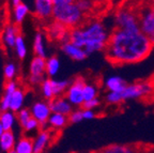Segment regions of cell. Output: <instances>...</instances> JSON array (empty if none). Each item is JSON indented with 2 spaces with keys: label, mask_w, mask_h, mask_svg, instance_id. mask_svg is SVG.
<instances>
[{
  "label": "cell",
  "mask_w": 154,
  "mask_h": 153,
  "mask_svg": "<svg viewBox=\"0 0 154 153\" xmlns=\"http://www.w3.org/2000/svg\"><path fill=\"white\" fill-rule=\"evenodd\" d=\"M16 116H17V121H18V123L20 124V126L22 127L24 126V125L26 124V122L32 117L30 109H28V108H24V107H23L20 110L17 111Z\"/></svg>",
  "instance_id": "34"
},
{
  "label": "cell",
  "mask_w": 154,
  "mask_h": 153,
  "mask_svg": "<svg viewBox=\"0 0 154 153\" xmlns=\"http://www.w3.org/2000/svg\"><path fill=\"white\" fill-rule=\"evenodd\" d=\"M18 83L15 79L7 80L5 85V91H3V95L0 100V111H5V110L10 109L11 105V98H12L13 93L18 88Z\"/></svg>",
  "instance_id": "16"
},
{
  "label": "cell",
  "mask_w": 154,
  "mask_h": 153,
  "mask_svg": "<svg viewBox=\"0 0 154 153\" xmlns=\"http://www.w3.org/2000/svg\"><path fill=\"white\" fill-rule=\"evenodd\" d=\"M86 14L82 11L76 1L62 5H55L53 19L62 23L67 28L73 29L85 23Z\"/></svg>",
  "instance_id": "3"
},
{
  "label": "cell",
  "mask_w": 154,
  "mask_h": 153,
  "mask_svg": "<svg viewBox=\"0 0 154 153\" xmlns=\"http://www.w3.org/2000/svg\"><path fill=\"white\" fill-rule=\"evenodd\" d=\"M45 33L47 39H49L53 42L57 43H63L69 40L70 36V28H67L62 23L57 22L55 19H51V22L45 24Z\"/></svg>",
  "instance_id": "8"
},
{
  "label": "cell",
  "mask_w": 154,
  "mask_h": 153,
  "mask_svg": "<svg viewBox=\"0 0 154 153\" xmlns=\"http://www.w3.org/2000/svg\"><path fill=\"white\" fill-rule=\"evenodd\" d=\"M75 1H78V0H75Z\"/></svg>",
  "instance_id": "44"
},
{
  "label": "cell",
  "mask_w": 154,
  "mask_h": 153,
  "mask_svg": "<svg viewBox=\"0 0 154 153\" xmlns=\"http://www.w3.org/2000/svg\"><path fill=\"white\" fill-rule=\"evenodd\" d=\"M33 14L43 24H47L53 19V13L55 9L53 0H34Z\"/></svg>",
  "instance_id": "10"
},
{
  "label": "cell",
  "mask_w": 154,
  "mask_h": 153,
  "mask_svg": "<svg viewBox=\"0 0 154 153\" xmlns=\"http://www.w3.org/2000/svg\"><path fill=\"white\" fill-rule=\"evenodd\" d=\"M13 153H33V139L23 136L16 141Z\"/></svg>",
  "instance_id": "23"
},
{
  "label": "cell",
  "mask_w": 154,
  "mask_h": 153,
  "mask_svg": "<svg viewBox=\"0 0 154 153\" xmlns=\"http://www.w3.org/2000/svg\"><path fill=\"white\" fill-rule=\"evenodd\" d=\"M82 109V116H84V120H92L96 117V113L94 109H88V108H84Z\"/></svg>",
  "instance_id": "38"
},
{
  "label": "cell",
  "mask_w": 154,
  "mask_h": 153,
  "mask_svg": "<svg viewBox=\"0 0 154 153\" xmlns=\"http://www.w3.org/2000/svg\"><path fill=\"white\" fill-rule=\"evenodd\" d=\"M102 151L107 153H132V152H136L137 148L134 146H130V145L118 144V145H110V146L103 149Z\"/></svg>",
  "instance_id": "26"
},
{
  "label": "cell",
  "mask_w": 154,
  "mask_h": 153,
  "mask_svg": "<svg viewBox=\"0 0 154 153\" xmlns=\"http://www.w3.org/2000/svg\"><path fill=\"white\" fill-rule=\"evenodd\" d=\"M19 27L17 24H9L5 27L1 34V40L5 47L14 48L17 36H19Z\"/></svg>",
  "instance_id": "15"
},
{
  "label": "cell",
  "mask_w": 154,
  "mask_h": 153,
  "mask_svg": "<svg viewBox=\"0 0 154 153\" xmlns=\"http://www.w3.org/2000/svg\"><path fill=\"white\" fill-rule=\"evenodd\" d=\"M46 33L43 31H38L33 39V52L34 55L40 57H47V49H46Z\"/></svg>",
  "instance_id": "18"
},
{
  "label": "cell",
  "mask_w": 154,
  "mask_h": 153,
  "mask_svg": "<svg viewBox=\"0 0 154 153\" xmlns=\"http://www.w3.org/2000/svg\"><path fill=\"white\" fill-rule=\"evenodd\" d=\"M60 59L57 56H51L46 59V75L48 77H55L60 71Z\"/></svg>",
  "instance_id": "25"
},
{
  "label": "cell",
  "mask_w": 154,
  "mask_h": 153,
  "mask_svg": "<svg viewBox=\"0 0 154 153\" xmlns=\"http://www.w3.org/2000/svg\"><path fill=\"white\" fill-rule=\"evenodd\" d=\"M152 48L153 44L141 31L115 28L109 36L105 55L113 64H132L146 59Z\"/></svg>",
  "instance_id": "1"
},
{
  "label": "cell",
  "mask_w": 154,
  "mask_h": 153,
  "mask_svg": "<svg viewBox=\"0 0 154 153\" xmlns=\"http://www.w3.org/2000/svg\"><path fill=\"white\" fill-rule=\"evenodd\" d=\"M105 101L109 105H119L123 103L121 91H107L105 95Z\"/></svg>",
  "instance_id": "30"
},
{
  "label": "cell",
  "mask_w": 154,
  "mask_h": 153,
  "mask_svg": "<svg viewBox=\"0 0 154 153\" xmlns=\"http://www.w3.org/2000/svg\"><path fill=\"white\" fill-rule=\"evenodd\" d=\"M15 145H16V138L12 130L3 132V134L0 136V151L13 153Z\"/></svg>",
  "instance_id": "17"
},
{
  "label": "cell",
  "mask_w": 154,
  "mask_h": 153,
  "mask_svg": "<svg viewBox=\"0 0 154 153\" xmlns=\"http://www.w3.org/2000/svg\"><path fill=\"white\" fill-rule=\"evenodd\" d=\"M51 106V113H60L69 116L74 109V106L69 102L65 96H55L51 101H48Z\"/></svg>",
  "instance_id": "13"
},
{
  "label": "cell",
  "mask_w": 154,
  "mask_h": 153,
  "mask_svg": "<svg viewBox=\"0 0 154 153\" xmlns=\"http://www.w3.org/2000/svg\"><path fill=\"white\" fill-rule=\"evenodd\" d=\"M25 98H26V91L23 88L18 87L13 93L12 98H11V105H10V109L17 113L18 110H20L24 106L25 103Z\"/></svg>",
  "instance_id": "22"
},
{
  "label": "cell",
  "mask_w": 154,
  "mask_h": 153,
  "mask_svg": "<svg viewBox=\"0 0 154 153\" xmlns=\"http://www.w3.org/2000/svg\"><path fill=\"white\" fill-rule=\"evenodd\" d=\"M67 123H70L69 116L60 113H51L49 119H48V126L55 131H60V130L64 129Z\"/></svg>",
  "instance_id": "19"
},
{
  "label": "cell",
  "mask_w": 154,
  "mask_h": 153,
  "mask_svg": "<svg viewBox=\"0 0 154 153\" xmlns=\"http://www.w3.org/2000/svg\"><path fill=\"white\" fill-rule=\"evenodd\" d=\"M140 31L154 46V12L152 8H143L139 12Z\"/></svg>",
  "instance_id": "9"
},
{
  "label": "cell",
  "mask_w": 154,
  "mask_h": 153,
  "mask_svg": "<svg viewBox=\"0 0 154 153\" xmlns=\"http://www.w3.org/2000/svg\"><path fill=\"white\" fill-rule=\"evenodd\" d=\"M40 90H41L42 96L44 100L51 101V98H55V93H54V88H53V81L51 78H45L41 85H40Z\"/></svg>",
  "instance_id": "27"
},
{
  "label": "cell",
  "mask_w": 154,
  "mask_h": 153,
  "mask_svg": "<svg viewBox=\"0 0 154 153\" xmlns=\"http://www.w3.org/2000/svg\"><path fill=\"white\" fill-rule=\"evenodd\" d=\"M46 76V58L35 55L29 65L28 84L32 87L40 86Z\"/></svg>",
  "instance_id": "6"
},
{
  "label": "cell",
  "mask_w": 154,
  "mask_h": 153,
  "mask_svg": "<svg viewBox=\"0 0 154 153\" xmlns=\"http://www.w3.org/2000/svg\"><path fill=\"white\" fill-rule=\"evenodd\" d=\"M30 111H31L32 117L35 118L38 121L41 129H46L48 125V119H49V116L51 114V109L48 101H36L30 107Z\"/></svg>",
  "instance_id": "11"
},
{
  "label": "cell",
  "mask_w": 154,
  "mask_h": 153,
  "mask_svg": "<svg viewBox=\"0 0 154 153\" xmlns=\"http://www.w3.org/2000/svg\"><path fill=\"white\" fill-rule=\"evenodd\" d=\"M100 105H101V101H100L99 96H97V98H92V100L85 101L82 107L88 108V109H95V108H97Z\"/></svg>",
  "instance_id": "37"
},
{
  "label": "cell",
  "mask_w": 154,
  "mask_h": 153,
  "mask_svg": "<svg viewBox=\"0 0 154 153\" xmlns=\"http://www.w3.org/2000/svg\"><path fill=\"white\" fill-rule=\"evenodd\" d=\"M126 85V81L119 75H110L104 81V86L107 91H122Z\"/></svg>",
  "instance_id": "20"
},
{
  "label": "cell",
  "mask_w": 154,
  "mask_h": 153,
  "mask_svg": "<svg viewBox=\"0 0 154 153\" xmlns=\"http://www.w3.org/2000/svg\"><path fill=\"white\" fill-rule=\"evenodd\" d=\"M152 9H153V12H154V5H153V7H152Z\"/></svg>",
  "instance_id": "42"
},
{
  "label": "cell",
  "mask_w": 154,
  "mask_h": 153,
  "mask_svg": "<svg viewBox=\"0 0 154 153\" xmlns=\"http://www.w3.org/2000/svg\"><path fill=\"white\" fill-rule=\"evenodd\" d=\"M53 139V133L47 129H41L33 139V153H41L48 148Z\"/></svg>",
  "instance_id": "14"
},
{
  "label": "cell",
  "mask_w": 154,
  "mask_h": 153,
  "mask_svg": "<svg viewBox=\"0 0 154 153\" xmlns=\"http://www.w3.org/2000/svg\"><path fill=\"white\" fill-rule=\"evenodd\" d=\"M153 5H154V0H153Z\"/></svg>",
  "instance_id": "43"
},
{
  "label": "cell",
  "mask_w": 154,
  "mask_h": 153,
  "mask_svg": "<svg viewBox=\"0 0 154 153\" xmlns=\"http://www.w3.org/2000/svg\"><path fill=\"white\" fill-rule=\"evenodd\" d=\"M109 33L107 27L101 20H91L70 30L69 40L85 48L88 56L105 50Z\"/></svg>",
  "instance_id": "2"
},
{
  "label": "cell",
  "mask_w": 154,
  "mask_h": 153,
  "mask_svg": "<svg viewBox=\"0 0 154 153\" xmlns=\"http://www.w3.org/2000/svg\"><path fill=\"white\" fill-rule=\"evenodd\" d=\"M20 2H22V0H10V3H11L12 7H15V5H17Z\"/></svg>",
  "instance_id": "40"
},
{
  "label": "cell",
  "mask_w": 154,
  "mask_h": 153,
  "mask_svg": "<svg viewBox=\"0 0 154 153\" xmlns=\"http://www.w3.org/2000/svg\"><path fill=\"white\" fill-rule=\"evenodd\" d=\"M38 129H41V125H40L38 120L33 117L30 118V119L26 122V124L23 126V130H24L25 132H35V131H38Z\"/></svg>",
  "instance_id": "36"
},
{
  "label": "cell",
  "mask_w": 154,
  "mask_h": 153,
  "mask_svg": "<svg viewBox=\"0 0 154 153\" xmlns=\"http://www.w3.org/2000/svg\"><path fill=\"white\" fill-rule=\"evenodd\" d=\"M17 74V67L12 62H9L5 65L3 69V75H5V80H11L14 79Z\"/></svg>",
  "instance_id": "33"
},
{
  "label": "cell",
  "mask_w": 154,
  "mask_h": 153,
  "mask_svg": "<svg viewBox=\"0 0 154 153\" xmlns=\"http://www.w3.org/2000/svg\"><path fill=\"white\" fill-rule=\"evenodd\" d=\"M75 1V0H53V2L55 5H66V3H71Z\"/></svg>",
  "instance_id": "39"
},
{
  "label": "cell",
  "mask_w": 154,
  "mask_h": 153,
  "mask_svg": "<svg viewBox=\"0 0 154 153\" xmlns=\"http://www.w3.org/2000/svg\"><path fill=\"white\" fill-rule=\"evenodd\" d=\"M86 80L82 77H76L70 83V86L66 89L64 96L69 100L74 107H82L85 103L84 88Z\"/></svg>",
  "instance_id": "7"
},
{
  "label": "cell",
  "mask_w": 154,
  "mask_h": 153,
  "mask_svg": "<svg viewBox=\"0 0 154 153\" xmlns=\"http://www.w3.org/2000/svg\"><path fill=\"white\" fill-rule=\"evenodd\" d=\"M61 50L69 58H71L74 61H78V62L84 61L88 57V54H87L84 47L77 45V44H75L74 42H72L70 40L61 43Z\"/></svg>",
  "instance_id": "12"
},
{
  "label": "cell",
  "mask_w": 154,
  "mask_h": 153,
  "mask_svg": "<svg viewBox=\"0 0 154 153\" xmlns=\"http://www.w3.org/2000/svg\"><path fill=\"white\" fill-rule=\"evenodd\" d=\"M16 120L17 116L15 115V111H13V110L9 109L5 110V111H0V123L2 124L5 131L12 130Z\"/></svg>",
  "instance_id": "24"
},
{
  "label": "cell",
  "mask_w": 154,
  "mask_h": 153,
  "mask_svg": "<svg viewBox=\"0 0 154 153\" xmlns=\"http://www.w3.org/2000/svg\"><path fill=\"white\" fill-rule=\"evenodd\" d=\"M84 96H85V101L97 98V96H99V89H97V86L94 84H90V83H86L85 88H84Z\"/></svg>",
  "instance_id": "31"
},
{
  "label": "cell",
  "mask_w": 154,
  "mask_h": 153,
  "mask_svg": "<svg viewBox=\"0 0 154 153\" xmlns=\"http://www.w3.org/2000/svg\"><path fill=\"white\" fill-rule=\"evenodd\" d=\"M14 50L16 56L19 59H25L28 53V49H27V45H26V41L23 34H19L17 36V40L15 42V46H14Z\"/></svg>",
  "instance_id": "28"
},
{
  "label": "cell",
  "mask_w": 154,
  "mask_h": 153,
  "mask_svg": "<svg viewBox=\"0 0 154 153\" xmlns=\"http://www.w3.org/2000/svg\"><path fill=\"white\" fill-rule=\"evenodd\" d=\"M5 130L3 129V126H2V124H1V123H0V136H1V135L3 134V132H5Z\"/></svg>",
  "instance_id": "41"
},
{
  "label": "cell",
  "mask_w": 154,
  "mask_h": 153,
  "mask_svg": "<svg viewBox=\"0 0 154 153\" xmlns=\"http://www.w3.org/2000/svg\"><path fill=\"white\" fill-rule=\"evenodd\" d=\"M113 24L115 28L128 31H140L139 13H136L128 7H122L116 11Z\"/></svg>",
  "instance_id": "4"
},
{
  "label": "cell",
  "mask_w": 154,
  "mask_h": 153,
  "mask_svg": "<svg viewBox=\"0 0 154 153\" xmlns=\"http://www.w3.org/2000/svg\"><path fill=\"white\" fill-rule=\"evenodd\" d=\"M85 14H91L95 10V0H78L76 1Z\"/></svg>",
  "instance_id": "32"
},
{
  "label": "cell",
  "mask_w": 154,
  "mask_h": 153,
  "mask_svg": "<svg viewBox=\"0 0 154 153\" xmlns=\"http://www.w3.org/2000/svg\"><path fill=\"white\" fill-rule=\"evenodd\" d=\"M30 13V8L24 2L18 3L17 5L13 7V11H12V16H13V20H14L15 24L20 25L24 22L26 17L29 15Z\"/></svg>",
  "instance_id": "21"
},
{
  "label": "cell",
  "mask_w": 154,
  "mask_h": 153,
  "mask_svg": "<svg viewBox=\"0 0 154 153\" xmlns=\"http://www.w3.org/2000/svg\"><path fill=\"white\" fill-rule=\"evenodd\" d=\"M53 81V88H54V93L55 96H61L65 93L66 89L70 86V80L67 79H59V80H56V79H51Z\"/></svg>",
  "instance_id": "29"
},
{
  "label": "cell",
  "mask_w": 154,
  "mask_h": 153,
  "mask_svg": "<svg viewBox=\"0 0 154 153\" xmlns=\"http://www.w3.org/2000/svg\"><path fill=\"white\" fill-rule=\"evenodd\" d=\"M153 84L151 81H137L133 84H128L121 91L123 102L132 100H140L147 98L153 91Z\"/></svg>",
  "instance_id": "5"
},
{
  "label": "cell",
  "mask_w": 154,
  "mask_h": 153,
  "mask_svg": "<svg viewBox=\"0 0 154 153\" xmlns=\"http://www.w3.org/2000/svg\"><path fill=\"white\" fill-rule=\"evenodd\" d=\"M69 120H70V123H73V124L82 122L84 120L82 107H77L76 109H73L72 113L69 115Z\"/></svg>",
  "instance_id": "35"
}]
</instances>
